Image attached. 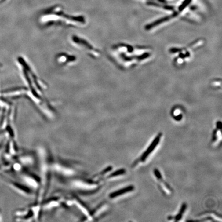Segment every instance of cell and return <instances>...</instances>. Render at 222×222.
I'll list each match as a JSON object with an SVG mask.
<instances>
[{
	"label": "cell",
	"instance_id": "obj_1",
	"mask_svg": "<svg viewBox=\"0 0 222 222\" xmlns=\"http://www.w3.org/2000/svg\"><path fill=\"white\" fill-rule=\"evenodd\" d=\"M104 181L96 179L94 177L91 178H76L73 179L70 183L71 188L83 195H91L97 193L102 188Z\"/></svg>",
	"mask_w": 222,
	"mask_h": 222
},
{
	"label": "cell",
	"instance_id": "obj_2",
	"mask_svg": "<svg viewBox=\"0 0 222 222\" xmlns=\"http://www.w3.org/2000/svg\"><path fill=\"white\" fill-rule=\"evenodd\" d=\"M52 169L57 173L65 177H74L81 172L77 163L61 158H57L55 161L53 159Z\"/></svg>",
	"mask_w": 222,
	"mask_h": 222
},
{
	"label": "cell",
	"instance_id": "obj_3",
	"mask_svg": "<svg viewBox=\"0 0 222 222\" xmlns=\"http://www.w3.org/2000/svg\"><path fill=\"white\" fill-rule=\"evenodd\" d=\"M71 43L74 45L81 49V50H84L90 55L98 57L99 56V52L95 49V47L92 44L88 42V41L83 38L78 37V36H73L71 39Z\"/></svg>",
	"mask_w": 222,
	"mask_h": 222
},
{
	"label": "cell",
	"instance_id": "obj_4",
	"mask_svg": "<svg viewBox=\"0 0 222 222\" xmlns=\"http://www.w3.org/2000/svg\"><path fill=\"white\" fill-rule=\"evenodd\" d=\"M162 136V132H160L157 135V136H156L153 140L151 142L149 147H147V149L144 152L143 154H141L138 158L134 162L132 165V167H136V166L139 163L144 162H146V159H147L149 156L150 155V154L152 153L153 152L155 149L156 147H157V146L159 144Z\"/></svg>",
	"mask_w": 222,
	"mask_h": 222
},
{
	"label": "cell",
	"instance_id": "obj_5",
	"mask_svg": "<svg viewBox=\"0 0 222 222\" xmlns=\"http://www.w3.org/2000/svg\"><path fill=\"white\" fill-rule=\"evenodd\" d=\"M23 180L27 184L28 186L33 189L38 190L41 185V178L40 176L27 170L23 171Z\"/></svg>",
	"mask_w": 222,
	"mask_h": 222
},
{
	"label": "cell",
	"instance_id": "obj_6",
	"mask_svg": "<svg viewBox=\"0 0 222 222\" xmlns=\"http://www.w3.org/2000/svg\"><path fill=\"white\" fill-rule=\"evenodd\" d=\"M153 172L156 178L158 180V185L161 191L166 195H171L173 192V190L170 186L169 185L167 182H165V180H164L162 175L160 171L158 170V169L155 168Z\"/></svg>",
	"mask_w": 222,
	"mask_h": 222
},
{
	"label": "cell",
	"instance_id": "obj_7",
	"mask_svg": "<svg viewBox=\"0 0 222 222\" xmlns=\"http://www.w3.org/2000/svg\"><path fill=\"white\" fill-rule=\"evenodd\" d=\"M108 209V205L107 203L103 202L96 206L94 209L91 210L89 220H99L104 215L106 214Z\"/></svg>",
	"mask_w": 222,
	"mask_h": 222
},
{
	"label": "cell",
	"instance_id": "obj_8",
	"mask_svg": "<svg viewBox=\"0 0 222 222\" xmlns=\"http://www.w3.org/2000/svg\"><path fill=\"white\" fill-rule=\"evenodd\" d=\"M202 214L205 215V217H201L199 220H197L192 221H196V222H203V221H219V219L222 220V216L219 214V213L214 212V211H206L201 213ZM201 216V215H199Z\"/></svg>",
	"mask_w": 222,
	"mask_h": 222
},
{
	"label": "cell",
	"instance_id": "obj_9",
	"mask_svg": "<svg viewBox=\"0 0 222 222\" xmlns=\"http://www.w3.org/2000/svg\"><path fill=\"white\" fill-rule=\"evenodd\" d=\"M135 187L133 185H130L128 186H126L124 188H121L120 189L117 190L116 191L111 192L109 195V197L111 199H114L118 196H122V195H125L126 193L131 192L134 191Z\"/></svg>",
	"mask_w": 222,
	"mask_h": 222
},
{
	"label": "cell",
	"instance_id": "obj_10",
	"mask_svg": "<svg viewBox=\"0 0 222 222\" xmlns=\"http://www.w3.org/2000/svg\"><path fill=\"white\" fill-rule=\"evenodd\" d=\"M222 123L220 122H217V128L213 131L212 136V143L215 145L220 144L222 141Z\"/></svg>",
	"mask_w": 222,
	"mask_h": 222
},
{
	"label": "cell",
	"instance_id": "obj_11",
	"mask_svg": "<svg viewBox=\"0 0 222 222\" xmlns=\"http://www.w3.org/2000/svg\"><path fill=\"white\" fill-rule=\"evenodd\" d=\"M187 207V206L186 203H183L181 207H180V210L178 211L177 214L175 217H174L173 218V217L171 218V220H173V219L174 222H178V221H180L182 219L184 213H185V211L186 210Z\"/></svg>",
	"mask_w": 222,
	"mask_h": 222
},
{
	"label": "cell",
	"instance_id": "obj_12",
	"mask_svg": "<svg viewBox=\"0 0 222 222\" xmlns=\"http://www.w3.org/2000/svg\"><path fill=\"white\" fill-rule=\"evenodd\" d=\"M126 173V170H125V169H118V170H117L112 172V173L109 174V175L105 177H104V180H110V179H111V178H115V177H116L124 175Z\"/></svg>",
	"mask_w": 222,
	"mask_h": 222
},
{
	"label": "cell",
	"instance_id": "obj_13",
	"mask_svg": "<svg viewBox=\"0 0 222 222\" xmlns=\"http://www.w3.org/2000/svg\"><path fill=\"white\" fill-rule=\"evenodd\" d=\"M70 57H71V56L68 55H62L60 56L58 58V61L60 63H63V64H67V62L68 63H71V61H74L72 60H70V59H73V60H75V58H70Z\"/></svg>",
	"mask_w": 222,
	"mask_h": 222
}]
</instances>
